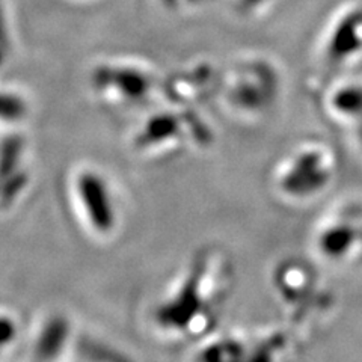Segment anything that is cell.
<instances>
[{"label": "cell", "mask_w": 362, "mask_h": 362, "mask_svg": "<svg viewBox=\"0 0 362 362\" xmlns=\"http://www.w3.org/2000/svg\"><path fill=\"white\" fill-rule=\"evenodd\" d=\"M233 278L228 257L218 249H201L153 311L156 327L178 341L207 335L219 320Z\"/></svg>", "instance_id": "1"}, {"label": "cell", "mask_w": 362, "mask_h": 362, "mask_svg": "<svg viewBox=\"0 0 362 362\" xmlns=\"http://www.w3.org/2000/svg\"><path fill=\"white\" fill-rule=\"evenodd\" d=\"M222 105L235 118L259 121L274 112L284 90L276 59L262 52L237 54L218 77Z\"/></svg>", "instance_id": "2"}, {"label": "cell", "mask_w": 362, "mask_h": 362, "mask_svg": "<svg viewBox=\"0 0 362 362\" xmlns=\"http://www.w3.org/2000/svg\"><path fill=\"white\" fill-rule=\"evenodd\" d=\"M338 174V157L329 142L310 138L294 144L272 168L270 185L288 204H307L320 198Z\"/></svg>", "instance_id": "3"}, {"label": "cell", "mask_w": 362, "mask_h": 362, "mask_svg": "<svg viewBox=\"0 0 362 362\" xmlns=\"http://www.w3.org/2000/svg\"><path fill=\"white\" fill-rule=\"evenodd\" d=\"M313 252L332 267L362 262V201L343 198L322 213L311 231Z\"/></svg>", "instance_id": "4"}, {"label": "cell", "mask_w": 362, "mask_h": 362, "mask_svg": "<svg viewBox=\"0 0 362 362\" xmlns=\"http://www.w3.org/2000/svg\"><path fill=\"white\" fill-rule=\"evenodd\" d=\"M314 58L325 74L339 76L362 65V2L339 6L325 25Z\"/></svg>", "instance_id": "5"}, {"label": "cell", "mask_w": 362, "mask_h": 362, "mask_svg": "<svg viewBox=\"0 0 362 362\" xmlns=\"http://www.w3.org/2000/svg\"><path fill=\"white\" fill-rule=\"evenodd\" d=\"M272 288L294 320L313 319L317 313L326 311L329 302L315 270L293 258L276 264L272 274Z\"/></svg>", "instance_id": "6"}, {"label": "cell", "mask_w": 362, "mask_h": 362, "mask_svg": "<svg viewBox=\"0 0 362 362\" xmlns=\"http://www.w3.org/2000/svg\"><path fill=\"white\" fill-rule=\"evenodd\" d=\"M70 192L76 211L89 233L107 237L117 228L118 213L106 177L94 168H81L71 178Z\"/></svg>", "instance_id": "7"}, {"label": "cell", "mask_w": 362, "mask_h": 362, "mask_svg": "<svg viewBox=\"0 0 362 362\" xmlns=\"http://www.w3.org/2000/svg\"><path fill=\"white\" fill-rule=\"evenodd\" d=\"M94 83H109V85H94L95 90L101 98L112 105H136L142 103L154 88V77L148 74L144 68H106V70L95 74Z\"/></svg>", "instance_id": "8"}, {"label": "cell", "mask_w": 362, "mask_h": 362, "mask_svg": "<svg viewBox=\"0 0 362 362\" xmlns=\"http://www.w3.org/2000/svg\"><path fill=\"white\" fill-rule=\"evenodd\" d=\"M323 107L326 115L347 129L362 148V81L339 77L325 93Z\"/></svg>", "instance_id": "9"}, {"label": "cell", "mask_w": 362, "mask_h": 362, "mask_svg": "<svg viewBox=\"0 0 362 362\" xmlns=\"http://www.w3.org/2000/svg\"><path fill=\"white\" fill-rule=\"evenodd\" d=\"M26 146L20 136H9L0 141V210L9 209L26 190L25 171Z\"/></svg>", "instance_id": "10"}, {"label": "cell", "mask_w": 362, "mask_h": 362, "mask_svg": "<svg viewBox=\"0 0 362 362\" xmlns=\"http://www.w3.org/2000/svg\"><path fill=\"white\" fill-rule=\"evenodd\" d=\"M187 117H181V112L156 113L139 130L134 146L144 153L171 151L187 139Z\"/></svg>", "instance_id": "11"}, {"label": "cell", "mask_w": 362, "mask_h": 362, "mask_svg": "<svg viewBox=\"0 0 362 362\" xmlns=\"http://www.w3.org/2000/svg\"><path fill=\"white\" fill-rule=\"evenodd\" d=\"M71 327L62 315H50L45 319L33 338V352L40 361H53L58 358L68 344Z\"/></svg>", "instance_id": "12"}, {"label": "cell", "mask_w": 362, "mask_h": 362, "mask_svg": "<svg viewBox=\"0 0 362 362\" xmlns=\"http://www.w3.org/2000/svg\"><path fill=\"white\" fill-rule=\"evenodd\" d=\"M237 14L243 17L263 16L264 11L276 4V0H225Z\"/></svg>", "instance_id": "13"}, {"label": "cell", "mask_w": 362, "mask_h": 362, "mask_svg": "<svg viewBox=\"0 0 362 362\" xmlns=\"http://www.w3.org/2000/svg\"><path fill=\"white\" fill-rule=\"evenodd\" d=\"M18 337V322L9 311L0 310V352L13 346Z\"/></svg>", "instance_id": "14"}, {"label": "cell", "mask_w": 362, "mask_h": 362, "mask_svg": "<svg viewBox=\"0 0 362 362\" xmlns=\"http://www.w3.org/2000/svg\"><path fill=\"white\" fill-rule=\"evenodd\" d=\"M26 106L23 101L14 95L0 94V121L16 122L25 117Z\"/></svg>", "instance_id": "15"}, {"label": "cell", "mask_w": 362, "mask_h": 362, "mask_svg": "<svg viewBox=\"0 0 362 362\" xmlns=\"http://www.w3.org/2000/svg\"><path fill=\"white\" fill-rule=\"evenodd\" d=\"M168 5H185V6H192L204 2V0H163Z\"/></svg>", "instance_id": "16"}]
</instances>
